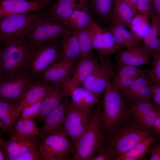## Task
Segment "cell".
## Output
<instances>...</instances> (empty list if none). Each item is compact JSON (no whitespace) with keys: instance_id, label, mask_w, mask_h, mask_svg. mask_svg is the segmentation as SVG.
Returning a JSON list of instances; mask_svg holds the SVG:
<instances>
[{"instance_id":"6da1fadb","label":"cell","mask_w":160,"mask_h":160,"mask_svg":"<svg viewBox=\"0 0 160 160\" xmlns=\"http://www.w3.org/2000/svg\"><path fill=\"white\" fill-rule=\"evenodd\" d=\"M132 116L125 98L110 82L104 92L101 127L108 135L111 134Z\"/></svg>"},{"instance_id":"7a4b0ae2","label":"cell","mask_w":160,"mask_h":160,"mask_svg":"<svg viewBox=\"0 0 160 160\" xmlns=\"http://www.w3.org/2000/svg\"><path fill=\"white\" fill-rule=\"evenodd\" d=\"M102 110L100 107L92 112L89 124L79 140L71 157L73 160H92L105 146L101 127Z\"/></svg>"},{"instance_id":"3957f363","label":"cell","mask_w":160,"mask_h":160,"mask_svg":"<svg viewBox=\"0 0 160 160\" xmlns=\"http://www.w3.org/2000/svg\"><path fill=\"white\" fill-rule=\"evenodd\" d=\"M153 134L151 130L145 129L132 119L128 121L105 139L106 145L113 152L115 160L132 149L145 137Z\"/></svg>"},{"instance_id":"277c9868","label":"cell","mask_w":160,"mask_h":160,"mask_svg":"<svg viewBox=\"0 0 160 160\" xmlns=\"http://www.w3.org/2000/svg\"><path fill=\"white\" fill-rule=\"evenodd\" d=\"M57 39L33 47L28 46L23 69L35 79L60 59V44Z\"/></svg>"},{"instance_id":"5b68a950","label":"cell","mask_w":160,"mask_h":160,"mask_svg":"<svg viewBox=\"0 0 160 160\" xmlns=\"http://www.w3.org/2000/svg\"><path fill=\"white\" fill-rule=\"evenodd\" d=\"M43 15L31 27L25 36V40L29 47L61 38L71 30L63 21Z\"/></svg>"},{"instance_id":"8992f818","label":"cell","mask_w":160,"mask_h":160,"mask_svg":"<svg viewBox=\"0 0 160 160\" xmlns=\"http://www.w3.org/2000/svg\"><path fill=\"white\" fill-rule=\"evenodd\" d=\"M28 47L24 37L3 44L0 52V79L11 76L23 68Z\"/></svg>"},{"instance_id":"52a82bcc","label":"cell","mask_w":160,"mask_h":160,"mask_svg":"<svg viewBox=\"0 0 160 160\" xmlns=\"http://www.w3.org/2000/svg\"><path fill=\"white\" fill-rule=\"evenodd\" d=\"M42 12L13 14L0 18V39L3 44L24 38L29 29L43 16Z\"/></svg>"},{"instance_id":"ba28073f","label":"cell","mask_w":160,"mask_h":160,"mask_svg":"<svg viewBox=\"0 0 160 160\" xmlns=\"http://www.w3.org/2000/svg\"><path fill=\"white\" fill-rule=\"evenodd\" d=\"M68 137L62 129L52 132L43 138L39 149L42 160L50 155H52V160L71 159L68 155L75 151V148Z\"/></svg>"},{"instance_id":"9c48e42d","label":"cell","mask_w":160,"mask_h":160,"mask_svg":"<svg viewBox=\"0 0 160 160\" xmlns=\"http://www.w3.org/2000/svg\"><path fill=\"white\" fill-rule=\"evenodd\" d=\"M0 80V99L19 104L25 92L36 81L23 68L13 76Z\"/></svg>"},{"instance_id":"30bf717a","label":"cell","mask_w":160,"mask_h":160,"mask_svg":"<svg viewBox=\"0 0 160 160\" xmlns=\"http://www.w3.org/2000/svg\"><path fill=\"white\" fill-rule=\"evenodd\" d=\"M92 112H84L73 108L68 103L63 130L70 138L75 148L89 124Z\"/></svg>"},{"instance_id":"8fae6325","label":"cell","mask_w":160,"mask_h":160,"mask_svg":"<svg viewBox=\"0 0 160 160\" xmlns=\"http://www.w3.org/2000/svg\"><path fill=\"white\" fill-rule=\"evenodd\" d=\"M114 66L109 58H101L92 73L81 85L99 98L114 76Z\"/></svg>"},{"instance_id":"7c38bea8","label":"cell","mask_w":160,"mask_h":160,"mask_svg":"<svg viewBox=\"0 0 160 160\" xmlns=\"http://www.w3.org/2000/svg\"><path fill=\"white\" fill-rule=\"evenodd\" d=\"M99 61L90 52L78 61L68 78L63 84L64 97H68L75 88L83 84L92 73Z\"/></svg>"},{"instance_id":"4fadbf2b","label":"cell","mask_w":160,"mask_h":160,"mask_svg":"<svg viewBox=\"0 0 160 160\" xmlns=\"http://www.w3.org/2000/svg\"><path fill=\"white\" fill-rule=\"evenodd\" d=\"M93 49L104 58L117 52L121 48L116 43L111 31L101 27L92 18L90 24Z\"/></svg>"},{"instance_id":"5bb4252c","label":"cell","mask_w":160,"mask_h":160,"mask_svg":"<svg viewBox=\"0 0 160 160\" xmlns=\"http://www.w3.org/2000/svg\"><path fill=\"white\" fill-rule=\"evenodd\" d=\"M77 62L61 58L38 75L36 79L50 84H63Z\"/></svg>"},{"instance_id":"9a60e30c","label":"cell","mask_w":160,"mask_h":160,"mask_svg":"<svg viewBox=\"0 0 160 160\" xmlns=\"http://www.w3.org/2000/svg\"><path fill=\"white\" fill-rule=\"evenodd\" d=\"M9 134L10 138L8 141L0 138V148L6 160H17L27 152L33 150L34 144L31 137L26 138Z\"/></svg>"},{"instance_id":"2e32d148","label":"cell","mask_w":160,"mask_h":160,"mask_svg":"<svg viewBox=\"0 0 160 160\" xmlns=\"http://www.w3.org/2000/svg\"><path fill=\"white\" fill-rule=\"evenodd\" d=\"M146 75L137 78L128 88L120 92L127 102L138 103L152 100L153 84Z\"/></svg>"},{"instance_id":"e0dca14e","label":"cell","mask_w":160,"mask_h":160,"mask_svg":"<svg viewBox=\"0 0 160 160\" xmlns=\"http://www.w3.org/2000/svg\"><path fill=\"white\" fill-rule=\"evenodd\" d=\"M50 3V2L37 0H0V17L11 14L40 11Z\"/></svg>"},{"instance_id":"ac0fdd59","label":"cell","mask_w":160,"mask_h":160,"mask_svg":"<svg viewBox=\"0 0 160 160\" xmlns=\"http://www.w3.org/2000/svg\"><path fill=\"white\" fill-rule=\"evenodd\" d=\"M68 101L65 97L61 103L47 117L39 130L38 136L42 139L50 134L63 129V126Z\"/></svg>"},{"instance_id":"d6986e66","label":"cell","mask_w":160,"mask_h":160,"mask_svg":"<svg viewBox=\"0 0 160 160\" xmlns=\"http://www.w3.org/2000/svg\"><path fill=\"white\" fill-rule=\"evenodd\" d=\"M150 20V28L142 47L148 57L153 58L160 51V17L153 9Z\"/></svg>"},{"instance_id":"ffe728a7","label":"cell","mask_w":160,"mask_h":160,"mask_svg":"<svg viewBox=\"0 0 160 160\" xmlns=\"http://www.w3.org/2000/svg\"><path fill=\"white\" fill-rule=\"evenodd\" d=\"M149 58L142 46L128 48L117 52L115 56L116 67L120 64L135 67L148 64Z\"/></svg>"},{"instance_id":"44dd1931","label":"cell","mask_w":160,"mask_h":160,"mask_svg":"<svg viewBox=\"0 0 160 160\" xmlns=\"http://www.w3.org/2000/svg\"><path fill=\"white\" fill-rule=\"evenodd\" d=\"M71 96V99L69 102L71 106L83 111H92L95 106L99 103V98L91 91L83 87L75 88Z\"/></svg>"},{"instance_id":"7402d4cb","label":"cell","mask_w":160,"mask_h":160,"mask_svg":"<svg viewBox=\"0 0 160 160\" xmlns=\"http://www.w3.org/2000/svg\"><path fill=\"white\" fill-rule=\"evenodd\" d=\"M87 0H56L49 9L42 12L44 15L64 21L80 5Z\"/></svg>"},{"instance_id":"603a6c76","label":"cell","mask_w":160,"mask_h":160,"mask_svg":"<svg viewBox=\"0 0 160 160\" xmlns=\"http://www.w3.org/2000/svg\"><path fill=\"white\" fill-rule=\"evenodd\" d=\"M63 84H55L43 99L36 117L39 122L44 121L47 116L63 101Z\"/></svg>"},{"instance_id":"cb8c5ba5","label":"cell","mask_w":160,"mask_h":160,"mask_svg":"<svg viewBox=\"0 0 160 160\" xmlns=\"http://www.w3.org/2000/svg\"><path fill=\"white\" fill-rule=\"evenodd\" d=\"M60 39V58L79 61L81 52L76 30H70Z\"/></svg>"},{"instance_id":"d4e9b609","label":"cell","mask_w":160,"mask_h":160,"mask_svg":"<svg viewBox=\"0 0 160 160\" xmlns=\"http://www.w3.org/2000/svg\"><path fill=\"white\" fill-rule=\"evenodd\" d=\"M54 86L49 83L36 80L22 98L19 104V114L25 107L43 99Z\"/></svg>"},{"instance_id":"484cf974","label":"cell","mask_w":160,"mask_h":160,"mask_svg":"<svg viewBox=\"0 0 160 160\" xmlns=\"http://www.w3.org/2000/svg\"><path fill=\"white\" fill-rule=\"evenodd\" d=\"M19 103L0 99V128L7 130L18 117Z\"/></svg>"},{"instance_id":"4316f807","label":"cell","mask_w":160,"mask_h":160,"mask_svg":"<svg viewBox=\"0 0 160 160\" xmlns=\"http://www.w3.org/2000/svg\"><path fill=\"white\" fill-rule=\"evenodd\" d=\"M108 28L112 34L116 42L121 47L139 46L143 41L136 39L126 27L121 25L110 22Z\"/></svg>"},{"instance_id":"83f0119b","label":"cell","mask_w":160,"mask_h":160,"mask_svg":"<svg viewBox=\"0 0 160 160\" xmlns=\"http://www.w3.org/2000/svg\"><path fill=\"white\" fill-rule=\"evenodd\" d=\"M87 1L78 7L64 22L70 28L80 29L89 26L92 19Z\"/></svg>"},{"instance_id":"f1b7e54d","label":"cell","mask_w":160,"mask_h":160,"mask_svg":"<svg viewBox=\"0 0 160 160\" xmlns=\"http://www.w3.org/2000/svg\"><path fill=\"white\" fill-rule=\"evenodd\" d=\"M35 119L18 117L7 130L9 134L15 136L26 138L38 135L39 130L36 126Z\"/></svg>"},{"instance_id":"f546056e","label":"cell","mask_w":160,"mask_h":160,"mask_svg":"<svg viewBox=\"0 0 160 160\" xmlns=\"http://www.w3.org/2000/svg\"><path fill=\"white\" fill-rule=\"evenodd\" d=\"M134 16L132 9L123 0H115L109 23L129 28Z\"/></svg>"},{"instance_id":"4dcf8cb0","label":"cell","mask_w":160,"mask_h":160,"mask_svg":"<svg viewBox=\"0 0 160 160\" xmlns=\"http://www.w3.org/2000/svg\"><path fill=\"white\" fill-rule=\"evenodd\" d=\"M156 140L153 135L138 143L130 150L118 157L116 160H145V154L151 144Z\"/></svg>"},{"instance_id":"1f68e13d","label":"cell","mask_w":160,"mask_h":160,"mask_svg":"<svg viewBox=\"0 0 160 160\" xmlns=\"http://www.w3.org/2000/svg\"><path fill=\"white\" fill-rule=\"evenodd\" d=\"M150 16L138 13L133 17L129 28L130 31L137 40L143 41L150 27Z\"/></svg>"},{"instance_id":"d6a6232c","label":"cell","mask_w":160,"mask_h":160,"mask_svg":"<svg viewBox=\"0 0 160 160\" xmlns=\"http://www.w3.org/2000/svg\"><path fill=\"white\" fill-rule=\"evenodd\" d=\"M115 0H87L89 9L100 21L110 22Z\"/></svg>"},{"instance_id":"836d02e7","label":"cell","mask_w":160,"mask_h":160,"mask_svg":"<svg viewBox=\"0 0 160 160\" xmlns=\"http://www.w3.org/2000/svg\"><path fill=\"white\" fill-rule=\"evenodd\" d=\"M90 25L83 29H75L81 52V58L88 55L93 49Z\"/></svg>"},{"instance_id":"e575fe53","label":"cell","mask_w":160,"mask_h":160,"mask_svg":"<svg viewBox=\"0 0 160 160\" xmlns=\"http://www.w3.org/2000/svg\"><path fill=\"white\" fill-rule=\"evenodd\" d=\"M114 77H127L138 78L146 75L148 71L144 70L136 67L126 64H120L117 66Z\"/></svg>"},{"instance_id":"d590c367","label":"cell","mask_w":160,"mask_h":160,"mask_svg":"<svg viewBox=\"0 0 160 160\" xmlns=\"http://www.w3.org/2000/svg\"><path fill=\"white\" fill-rule=\"evenodd\" d=\"M159 111L157 108L139 117H132V119L141 127L151 130Z\"/></svg>"},{"instance_id":"8d00e7d4","label":"cell","mask_w":160,"mask_h":160,"mask_svg":"<svg viewBox=\"0 0 160 160\" xmlns=\"http://www.w3.org/2000/svg\"><path fill=\"white\" fill-rule=\"evenodd\" d=\"M126 103L133 117H139L157 108L152 100L138 103Z\"/></svg>"},{"instance_id":"74e56055","label":"cell","mask_w":160,"mask_h":160,"mask_svg":"<svg viewBox=\"0 0 160 160\" xmlns=\"http://www.w3.org/2000/svg\"><path fill=\"white\" fill-rule=\"evenodd\" d=\"M151 67L146 75L152 84L160 85V51L153 57Z\"/></svg>"},{"instance_id":"f35d334b","label":"cell","mask_w":160,"mask_h":160,"mask_svg":"<svg viewBox=\"0 0 160 160\" xmlns=\"http://www.w3.org/2000/svg\"><path fill=\"white\" fill-rule=\"evenodd\" d=\"M137 79L127 77H114L111 83L114 87L120 92L128 88Z\"/></svg>"},{"instance_id":"ab89813d","label":"cell","mask_w":160,"mask_h":160,"mask_svg":"<svg viewBox=\"0 0 160 160\" xmlns=\"http://www.w3.org/2000/svg\"><path fill=\"white\" fill-rule=\"evenodd\" d=\"M43 99L24 108L21 112V117L24 119H35L39 113Z\"/></svg>"},{"instance_id":"60d3db41","label":"cell","mask_w":160,"mask_h":160,"mask_svg":"<svg viewBox=\"0 0 160 160\" xmlns=\"http://www.w3.org/2000/svg\"><path fill=\"white\" fill-rule=\"evenodd\" d=\"M138 13L150 16L152 11V0H137Z\"/></svg>"},{"instance_id":"b9f144b4","label":"cell","mask_w":160,"mask_h":160,"mask_svg":"<svg viewBox=\"0 0 160 160\" xmlns=\"http://www.w3.org/2000/svg\"><path fill=\"white\" fill-rule=\"evenodd\" d=\"M115 160L113 153L106 145L100 152L97 153L92 160Z\"/></svg>"},{"instance_id":"7bdbcfd3","label":"cell","mask_w":160,"mask_h":160,"mask_svg":"<svg viewBox=\"0 0 160 160\" xmlns=\"http://www.w3.org/2000/svg\"><path fill=\"white\" fill-rule=\"evenodd\" d=\"M17 160H42V157L39 150L32 151L26 153Z\"/></svg>"},{"instance_id":"ee69618b","label":"cell","mask_w":160,"mask_h":160,"mask_svg":"<svg viewBox=\"0 0 160 160\" xmlns=\"http://www.w3.org/2000/svg\"><path fill=\"white\" fill-rule=\"evenodd\" d=\"M150 160H160V143L154 145L150 152Z\"/></svg>"},{"instance_id":"f6af8a7d","label":"cell","mask_w":160,"mask_h":160,"mask_svg":"<svg viewBox=\"0 0 160 160\" xmlns=\"http://www.w3.org/2000/svg\"><path fill=\"white\" fill-rule=\"evenodd\" d=\"M133 10L135 15L138 13L137 8V0H123Z\"/></svg>"},{"instance_id":"bcb514c9","label":"cell","mask_w":160,"mask_h":160,"mask_svg":"<svg viewBox=\"0 0 160 160\" xmlns=\"http://www.w3.org/2000/svg\"><path fill=\"white\" fill-rule=\"evenodd\" d=\"M152 9L160 17V0H152Z\"/></svg>"},{"instance_id":"7dc6e473","label":"cell","mask_w":160,"mask_h":160,"mask_svg":"<svg viewBox=\"0 0 160 160\" xmlns=\"http://www.w3.org/2000/svg\"><path fill=\"white\" fill-rule=\"evenodd\" d=\"M153 128L154 132L159 134L160 133V118L159 115L155 121Z\"/></svg>"},{"instance_id":"c3c4849f","label":"cell","mask_w":160,"mask_h":160,"mask_svg":"<svg viewBox=\"0 0 160 160\" xmlns=\"http://www.w3.org/2000/svg\"><path fill=\"white\" fill-rule=\"evenodd\" d=\"M152 94L156 95L160 97V85L153 84L152 86Z\"/></svg>"},{"instance_id":"681fc988","label":"cell","mask_w":160,"mask_h":160,"mask_svg":"<svg viewBox=\"0 0 160 160\" xmlns=\"http://www.w3.org/2000/svg\"><path fill=\"white\" fill-rule=\"evenodd\" d=\"M0 160H6L4 154L1 148L0 149Z\"/></svg>"},{"instance_id":"f907efd6","label":"cell","mask_w":160,"mask_h":160,"mask_svg":"<svg viewBox=\"0 0 160 160\" xmlns=\"http://www.w3.org/2000/svg\"><path fill=\"white\" fill-rule=\"evenodd\" d=\"M31 1L37 0L41 1L50 2L51 0H30Z\"/></svg>"},{"instance_id":"816d5d0a","label":"cell","mask_w":160,"mask_h":160,"mask_svg":"<svg viewBox=\"0 0 160 160\" xmlns=\"http://www.w3.org/2000/svg\"><path fill=\"white\" fill-rule=\"evenodd\" d=\"M156 106L157 109L160 111V102L159 104Z\"/></svg>"},{"instance_id":"f5cc1de1","label":"cell","mask_w":160,"mask_h":160,"mask_svg":"<svg viewBox=\"0 0 160 160\" xmlns=\"http://www.w3.org/2000/svg\"></svg>"}]
</instances>
